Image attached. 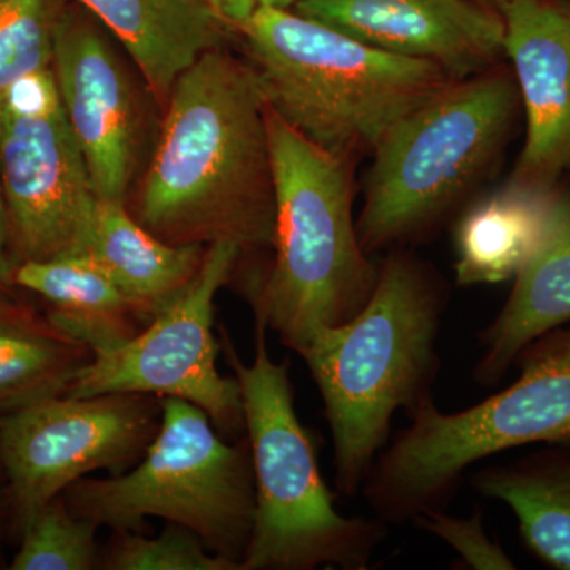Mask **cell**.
<instances>
[{
	"instance_id": "1",
	"label": "cell",
	"mask_w": 570,
	"mask_h": 570,
	"mask_svg": "<svg viewBox=\"0 0 570 570\" xmlns=\"http://www.w3.org/2000/svg\"><path fill=\"white\" fill-rule=\"evenodd\" d=\"M129 212L168 245L272 250L275 176L266 104L249 63L220 47L178 78Z\"/></svg>"
},
{
	"instance_id": "10",
	"label": "cell",
	"mask_w": 570,
	"mask_h": 570,
	"mask_svg": "<svg viewBox=\"0 0 570 570\" xmlns=\"http://www.w3.org/2000/svg\"><path fill=\"white\" fill-rule=\"evenodd\" d=\"M242 255L228 243L206 247L200 269L181 294L121 346L94 354L63 395L179 397L204 409L220 434L245 431L238 382L217 370L223 347L214 336L217 292L234 275Z\"/></svg>"
},
{
	"instance_id": "26",
	"label": "cell",
	"mask_w": 570,
	"mask_h": 570,
	"mask_svg": "<svg viewBox=\"0 0 570 570\" xmlns=\"http://www.w3.org/2000/svg\"><path fill=\"white\" fill-rule=\"evenodd\" d=\"M17 266L11 247L9 209L0 179V309L10 306V288L13 287V272Z\"/></svg>"
},
{
	"instance_id": "19",
	"label": "cell",
	"mask_w": 570,
	"mask_h": 570,
	"mask_svg": "<svg viewBox=\"0 0 570 570\" xmlns=\"http://www.w3.org/2000/svg\"><path fill=\"white\" fill-rule=\"evenodd\" d=\"M554 189L508 181L469 202L453 230L456 284L515 279L542 239Z\"/></svg>"
},
{
	"instance_id": "2",
	"label": "cell",
	"mask_w": 570,
	"mask_h": 570,
	"mask_svg": "<svg viewBox=\"0 0 570 570\" xmlns=\"http://www.w3.org/2000/svg\"><path fill=\"white\" fill-rule=\"evenodd\" d=\"M448 284L407 247L379 262L376 287L352 321L321 330L299 356L316 382L335 449L336 489L355 497L392 419L433 396Z\"/></svg>"
},
{
	"instance_id": "22",
	"label": "cell",
	"mask_w": 570,
	"mask_h": 570,
	"mask_svg": "<svg viewBox=\"0 0 570 570\" xmlns=\"http://www.w3.org/2000/svg\"><path fill=\"white\" fill-rule=\"evenodd\" d=\"M92 521L75 515L58 497L37 510L21 528V547L11 561L13 570L99 569L100 547Z\"/></svg>"
},
{
	"instance_id": "30",
	"label": "cell",
	"mask_w": 570,
	"mask_h": 570,
	"mask_svg": "<svg viewBox=\"0 0 570 570\" xmlns=\"http://www.w3.org/2000/svg\"><path fill=\"white\" fill-rule=\"evenodd\" d=\"M3 508H6V501L0 498V524H2Z\"/></svg>"
},
{
	"instance_id": "6",
	"label": "cell",
	"mask_w": 570,
	"mask_h": 570,
	"mask_svg": "<svg viewBox=\"0 0 570 570\" xmlns=\"http://www.w3.org/2000/svg\"><path fill=\"white\" fill-rule=\"evenodd\" d=\"M266 330L255 321L253 363L242 362L225 328L220 337L242 393L255 479L254 530L242 570H367L389 524L337 512L316 445L296 415L288 363L272 358Z\"/></svg>"
},
{
	"instance_id": "17",
	"label": "cell",
	"mask_w": 570,
	"mask_h": 570,
	"mask_svg": "<svg viewBox=\"0 0 570 570\" xmlns=\"http://www.w3.org/2000/svg\"><path fill=\"white\" fill-rule=\"evenodd\" d=\"M205 250L204 246L168 245L146 230L124 202L97 198L77 254L102 266L151 322L194 279Z\"/></svg>"
},
{
	"instance_id": "28",
	"label": "cell",
	"mask_w": 570,
	"mask_h": 570,
	"mask_svg": "<svg viewBox=\"0 0 570 570\" xmlns=\"http://www.w3.org/2000/svg\"><path fill=\"white\" fill-rule=\"evenodd\" d=\"M472 2L479 3V6L485 7V9H490L493 11H498V13H501L508 0H472Z\"/></svg>"
},
{
	"instance_id": "25",
	"label": "cell",
	"mask_w": 570,
	"mask_h": 570,
	"mask_svg": "<svg viewBox=\"0 0 570 570\" xmlns=\"http://www.w3.org/2000/svg\"><path fill=\"white\" fill-rule=\"evenodd\" d=\"M420 530L430 532L434 538L448 543L460 554L464 568L472 570H513L515 562L487 534L483 527V513L475 510L471 519H456L444 509H430L415 517Z\"/></svg>"
},
{
	"instance_id": "13",
	"label": "cell",
	"mask_w": 570,
	"mask_h": 570,
	"mask_svg": "<svg viewBox=\"0 0 570 570\" xmlns=\"http://www.w3.org/2000/svg\"><path fill=\"white\" fill-rule=\"evenodd\" d=\"M377 50L468 80L505 61L504 20L472 0H299L292 7Z\"/></svg>"
},
{
	"instance_id": "5",
	"label": "cell",
	"mask_w": 570,
	"mask_h": 570,
	"mask_svg": "<svg viewBox=\"0 0 570 570\" xmlns=\"http://www.w3.org/2000/svg\"><path fill=\"white\" fill-rule=\"evenodd\" d=\"M520 116L509 62L452 82L371 154L356 234L367 255L430 238L497 167Z\"/></svg>"
},
{
	"instance_id": "29",
	"label": "cell",
	"mask_w": 570,
	"mask_h": 570,
	"mask_svg": "<svg viewBox=\"0 0 570 570\" xmlns=\"http://www.w3.org/2000/svg\"><path fill=\"white\" fill-rule=\"evenodd\" d=\"M299 0H272V6L283 7V9H292Z\"/></svg>"
},
{
	"instance_id": "18",
	"label": "cell",
	"mask_w": 570,
	"mask_h": 570,
	"mask_svg": "<svg viewBox=\"0 0 570 570\" xmlns=\"http://www.w3.org/2000/svg\"><path fill=\"white\" fill-rule=\"evenodd\" d=\"M13 284L47 299L48 324L92 355L121 346L149 324L102 266L85 254L20 262Z\"/></svg>"
},
{
	"instance_id": "4",
	"label": "cell",
	"mask_w": 570,
	"mask_h": 570,
	"mask_svg": "<svg viewBox=\"0 0 570 570\" xmlns=\"http://www.w3.org/2000/svg\"><path fill=\"white\" fill-rule=\"evenodd\" d=\"M275 176V238L250 285L255 321L299 354L321 330L352 321L376 287L379 262L360 245L354 167L266 108Z\"/></svg>"
},
{
	"instance_id": "11",
	"label": "cell",
	"mask_w": 570,
	"mask_h": 570,
	"mask_svg": "<svg viewBox=\"0 0 570 570\" xmlns=\"http://www.w3.org/2000/svg\"><path fill=\"white\" fill-rule=\"evenodd\" d=\"M160 419V397L142 393L51 396L0 419V463L20 530L78 480L134 468Z\"/></svg>"
},
{
	"instance_id": "31",
	"label": "cell",
	"mask_w": 570,
	"mask_h": 570,
	"mask_svg": "<svg viewBox=\"0 0 570 570\" xmlns=\"http://www.w3.org/2000/svg\"><path fill=\"white\" fill-rule=\"evenodd\" d=\"M3 2H7V0H0V6H2Z\"/></svg>"
},
{
	"instance_id": "23",
	"label": "cell",
	"mask_w": 570,
	"mask_h": 570,
	"mask_svg": "<svg viewBox=\"0 0 570 570\" xmlns=\"http://www.w3.org/2000/svg\"><path fill=\"white\" fill-rule=\"evenodd\" d=\"M100 550L99 569L105 570H239L238 564L206 549L194 531L168 523L157 538L142 532L112 531Z\"/></svg>"
},
{
	"instance_id": "12",
	"label": "cell",
	"mask_w": 570,
	"mask_h": 570,
	"mask_svg": "<svg viewBox=\"0 0 570 570\" xmlns=\"http://www.w3.org/2000/svg\"><path fill=\"white\" fill-rule=\"evenodd\" d=\"M52 70L94 193L127 204L141 146V112L121 56L88 17L61 11Z\"/></svg>"
},
{
	"instance_id": "20",
	"label": "cell",
	"mask_w": 570,
	"mask_h": 570,
	"mask_svg": "<svg viewBox=\"0 0 570 570\" xmlns=\"http://www.w3.org/2000/svg\"><path fill=\"white\" fill-rule=\"evenodd\" d=\"M480 468L471 485L512 510L527 549L549 568L570 570V444Z\"/></svg>"
},
{
	"instance_id": "27",
	"label": "cell",
	"mask_w": 570,
	"mask_h": 570,
	"mask_svg": "<svg viewBox=\"0 0 570 570\" xmlns=\"http://www.w3.org/2000/svg\"><path fill=\"white\" fill-rule=\"evenodd\" d=\"M217 18L227 26L228 31L238 32L255 11L272 6V0H204Z\"/></svg>"
},
{
	"instance_id": "3",
	"label": "cell",
	"mask_w": 570,
	"mask_h": 570,
	"mask_svg": "<svg viewBox=\"0 0 570 570\" xmlns=\"http://www.w3.org/2000/svg\"><path fill=\"white\" fill-rule=\"evenodd\" d=\"M238 33L266 108L354 164L455 82L434 63L377 50L294 9L261 7Z\"/></svg>"
},
{
	"instance_id": "7",
	"label": "cell",
	"mask_w": 570,
	"mask_h": 570,
	"mask_svg": "<svg viewBox=\"0 0 570 570\" xmlns=\"http://www.w3.org/2000/svg\"><path fill=\"white\" fill-rule=\"evenodd\" d=\"M508 389L459 412L430 396L379 453L362 493L387 524L444 509L464 472L479 461L531 444H570V324L528 344Z\"/></svg>"
},
{
	"instance_id": "24",
	"label": "cell",
	"mask_w": 570,
	"mask_h": 570,
	"mask_svg": "<svg viewBox=\"0 0 570 570\" xmlns=\"http://www.w3.org/2000/svg\"><path fill=\"white\" fill-rule=\"evenodd\" d=\"M61 11L55 0H7L0 6V94L52 66Z\"/></svg>"
},
{
	"instance_id": "21",
	"label": "cell",
	"mask_w": 570,
	"mask_h": 570,
	"mask_svg": "<svg viewBox=\"0 0 570 570\" xmlns=\"http://www.w3.org/2000/svg\"><path fill=\"white\" fill-rule=\"evenodd\" d=\"M92 352L50 324L0 309V411H17L66 393Z\"/></svg>"
},
{
	"instance_id": "16",
	"label": "cell",
	"mask_w": 570,
	"mask_h": 570,
	"mask_svg": "<svg viewBox=\"0 0 570 570\" xmlns=\"http://www.w3.org/2000/svg\"><path fill=\"white\" fill-rule=\"evenodd\" d=\"M116 37L157 102L205 52L223 47L228 28L204 0H78Z\"/></svg>"
},
{
	"instance_id": "9",
	"label": "cell",
	"mask_w": 570,
	"mask_h": 570,
	"mask_svg": "<svg viewBox=\"0 0 570 570\" xmlns=\"http://www.w3.org/2000/svg\"><path fill=\"white\" fill-rule=\"evenodd\" d=\"M0 179L17 265L80 250L97 195L52 66L0 94Z\"/></svg>"
},
{
	"instance_id": "8",
	"label": "cell",
	"mask_w": 570,
	"mask_h": 570,
	"mask_svg": "<svg viewBox=\"0 0 570 570\" xmlns=\"http://www.w3.org/2000/svg\"><path fill=\"white\" fill-rule=\"evenodd\" d=\"M160 406L159 431L134 468L107 479L88 475L62 497L75 515L112 531L142 532L148 517L181 524L242 570L255 520L249 441L228 444L189 401L160 397Z\"/></svg>"
},
{
	"instance_id": "15",
	"label": "cell",
	"mask_w": 570,
	"mask_h": 570,
	"mask_svg": "<svg viewBox=\"0 0 570 570\" xmlns=\"http://www.w3.org/2000/svg\"><path fill=\"white\" fill-rule=\"evenodd\" d=\"M570 324V174L554 189L538 249L513 279L508 302L479 335L472 379L493 387L528 344Z\"/></svg>"
},
{
	"instance_id": "14",
	"label": "cell",
	"mask_w": 570,
	"mask_h": 570,
	"mask_svg": "<svg viewBox=\"0 0 570 570\" xmlns=\"http://www.w3.org/2000/svg\"><path fill=\"white\" fill-rule=\"evenodd\" d=\"M501 14L527 130L508 181L553 189L570 174V9L558 0H508Z\"/></svg>"
}]
</instances>
